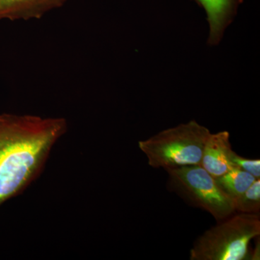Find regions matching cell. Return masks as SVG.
I'll return each mask as SVG.
<instances>
[{
    "label": "cell",
    "instance_id": "7a4b0ae2",
    "mask_svg": "<svg viewBox=\"0 0 260 260\" xmlns=\"http://www.w3.org/2000/svg\"><path fill=\"white\" fill-rule=\"evenodd\" d=\"M210 130L195 120L169 128L138 143L153 168L165 170L201 164Z\"/></svg>",
    "mask_w": 260,
    "mask_h": 260
},
{
    "label": "cell",
    "instance_id": "5b68a950",
    "mask_svg": "<svg viewBox=\"0 0 260 260\" xmlns=\"http://www.w3.org/2000/svg\"><path fill=\"white\" fill-rule=\"evenodd\" d=\"M206 13L209 26L207 44L218 46L234 21L243 0H194Z\"/></svg>",
    "mask_w": 260,
    "mask_h": 260
},
{
    "label": "cell",
    "instance_id": "30bf717a",
    "mask_svg": "<svg viewBox=\"0 0 260 260\" xmlns=\"http://www.w3.org/2000/svg\"><path fill=\"white\" fill-rule=\"evenodd\" d=\"M230 159L236 167L240 168L242 170L246 171L256 179L260 177V160L259 159H249L244 158L236 153L232 150Z\"/></svg>",
    "mask_w": 260,
    "mask_h": 260
},
{
    "label": "cell",
    "instance_id": "277c9868",
    "mask_svg": "<svg viewBox=\"0 0 260 260\" xmlns=\"http://www.w3.org/2000/svg\"><path fill=\"white\" fill-rule=\"evenodd\" d=\"M169 184L194 206L208 212L218 220L234 215L235 203L222 189L216 179L200 165L168 169Z\"/></svg>",
    "mask_w": 260,
    "mask_h": 260
},
{
    "label": "cell",
    "instance_id": "52a82bcc",
    "mask_svg": "<svg viewBox=\"0 0 260 260\" xmlns=\"http://www.w3.org/2000/svg\"><path fill=\"white\" fill-rule=\"evenodd\" d=\"M66 0H0V17L28 19L60 6Z\"/></svg>",
    "mask_w": 260,
    "mask_h": 260
},
{
    "label": "cell",
    "instance_id": "8992f818",
    "mask_svg": "<svg viewBox=\"0 0 260 260\" xmlns=\"http://www.w3.org/2000/svg\"><path fill=\"white\" fill-rule=\"evenodd\" d=\"M232 151L229 132L211 133L205 144L200 166L215 179L221 177L236 167L230 159Z\"/></svg>",
    "mask_w": 260,
    "mask_h": 260
},
{
    "label": "cell",
    "instance_id": "6da1fadb",
    "mask_svg": "<svg viewBox=\"0 0 260 260\" xmlns=\"http://www.w3.org/2000/svg\"><path fill=\"white\" fill-rule=\"evenodd\" d=\"M67 126L63 118L0 114V205L37 179Z\"/></svg>",
    "mask_w": 260,
    "mask_h": 260
},
{
    "label": "cell",
    "instance_id": "3957f363",
    "mask_svg": "<svg viewBox=\"0 0 260 260\" xmlns=\"http://www.w3.org/2000/svg\"><path fill=\"white\" fill-rule=\"evenodd\" d=\"M259 234L257 214L231 215L200 236L191 248L190 259H249V243Z\"/></svg>",
    "mask_w": 260,
    "mask_h": 260
},
{
    "label": "cell",
    "instance_id": "ba28073f",
    "mask_svg": "<svg viewBox=\"0 0 260 260\" xmlns=\"http://www.w3.org/2000/svg\"><path fill=\"white\" fill-rule=\"evenodd\" d=\"M256 178L246 171L236 167L232 170L217 178L219 185L233 200L237 201L244 194Z\"/></svg>",
    "mask_w": 260,
    "mask_h": 260
},
{
    "label": "cell",
    "instance_id": "9c48e42d",
    "mask_svg": "<svg viewBox=\"0 0 260 260\" xmlns=\"http://www.w3.org/2000/svg\"><path fill=\"white\" fill-rule=\"evenodd\" d=\"M236 211L257 214L260 210V180L256 179L244 194L236 202Z\"/></svg>",
    "mask_w": 260,
    "mask_h": 260
}]
</instances>
